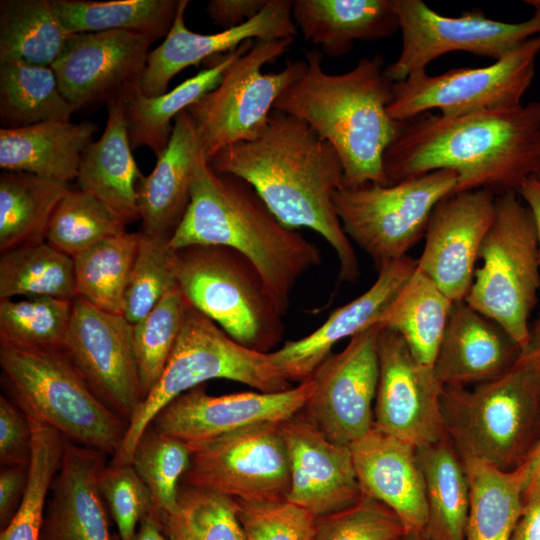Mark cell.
Returning <instances> with one entry per match:
<instances>
[{
	"mask_svg": "<svg viewBox=\"0 0 540 540\" xmlns=\"http://www.w3.org/2000/svg\"><path fill=\"white\" fill-rule=\"evenodd\" d=\"M208 164L248 182L285 226L321 235L338 257L339 280H357L358 258L333 204L344 181L343 165L307 123L273 110L261 137L220 149Z\"/></svg>",
	"mask_w": 540,
	"mask_h": 540,
	"instance_id": "obj_1",
	"label": "cell"
},
{
	"mask_svg": "<svg viewBox=\"0 0 540 540\" xmlns=\"http://www.w3.org/2000/svg\"><path fill=\"white\" fill-rule=\"evenodd\" d=\"M540 164V100L445 116L422 114L384 154L390 184L437 170L457 175L456 193L517 191Z\"/></svg>",
	"mask_w": 540,
	"mask_h": 540,
	"instance_id": "obj_2",
	"label": "cell"
},
{
	"mask_svg": "<svg viewBox=\"0 0 540 540\" xmlns=\"http://www.w3.org/2000/svg\"><path fill=\"white\" fill-rule=\"evenodd\" d=\"M305 60V72L281 93L274 110L304 121L333 146L343 165L344 185H391L384 154L404 122L387 111L393 82L385 74L383 57H363L342 74L323 70L318 49L308 51Z\"/></svg>",
	"mask_w": 540,
	"mask_h": 540,
	"instance_id": "obj_3",
	"label": "cell"
},
{
	"mask_svg": "<svg viewBox=\"0 0 540 540\" xmlns=\"http://www.w3.org/2000/svg\"><path fill=\"white\" fill-rule=\"evenodd\" d=\"M168 243L175 250L214 245L239 252L257 269L283 315L298 280L322 263L320 249L282 224L248 182L214 171L206 159Z\"/></svg>",
	"mask_w": 540,
	"mask_h": 540,
	"instance_id": "obj_4",
	"label": "cell"
},
{
	"mask_svg": "<svg viewBox=\"0 0 540 540\" xmlns=\"http://www.w3.org/2000/svg\"><path fill=\"white\" fill-rule=\"evenodd\" d=\"M211 379L232 380L259 392L292 387L271 353L238 343L189 304L167 364L130 420L122 445L110 463L129 464L136 444L154 417L176 397Z\"/></svg>",
	"mask_w": 540,
	"mask_h": 540,
	"instance_id": "obj_5",
	"label": "cell"
},
{
	"mask_svg": "<svg viewBox=\"0 0 540 540\" xmlns=\"http://www.w3.org/2000/svg\"><path fill=\"white\" fill-rule=\"evenodd\" d=\"M0 365L14 402L66 439L114 455L128 422L90 389L62 349L0 344Z\"/></svg>",
	"mask_w": 540,
	"mask_h": 540,
	"instance_id": "obj_6",
	"label": "cell"
},
{
	"mask_svg": "<svg viewBox=\"0 0 540 540\" xmlns=\"http://www.w3.org/2000/svg\"><path fill=\"white\" fill-rule=\"evenodd\" d=\"M465 297L472 308L498 323L521 351L538 301L540 254L532 214L517 191L496 195L492 223L481 244Z\"/></svg>",
	"mask_w": 540,
	"mask_h": 540,
	"instance_id": "obj_7",
	"label": "cell"
},
{
	"mask_svg": "<svg viewBox=\"0 0 540 540\" xmlns=\"http://www.w3.org/2000/svg\"><path fill=\"white\" fill-rule=\"evenodd\" d=\"M178 287L188 303L238 343L262 352L279 342L283 314L251 262L214 245L177 250Z\"/></svg>",
	"mask_w": 540,
	"mask_h": 540,
	"instance_id": "obj_8",
	"label": "cell"
},
{
	"mask_svg": "<svg viewBox=\"0 0 540 540\" xmlns=\"http://www.w3.org/2000/svg\"><path fill=\"white\" fill-rule=\"evenodd\" d=\"M446 433L461 454L499 469H515L527 447L540 408V396L519 362L504 375L467 387H444Z\"/></svg>",
	"mask_w": 540,
	"mask_h": 540,
	"instance_id": "obj_9",
	"label": "cell"
},
{
	"mask_svg": "<svg viewBox=\"0 0 540 540\" xmlns=\"http://www.w3.org/2000/svg\"><path fill=\"white\" fill-rule=\"evenodd\" d=\"M456 189L457 175L437 170L391 185L342 184L333 194V204L349 240L378 271L407 256L425 236L435 206Z\"/></svg>",
	"mask_w": 540,
	"mask_h": 540,
	"instance_id": "obj_10",
	"label": "cell"
},
{
	"mask_svg": "<svg viewBox=\"0 0 540 540\" xmlns=\"http://www.w3.org/2000/svg\"><path fill=\"white\" fill-rule=\"evenodd\" d=\"M294 38L255 40L223 73L219 84L186 111L200 135L207 161L220 149L256 140L265 132L281 93L306 70V60L289 61L275 73L264 65L282 56Z\"/></svg>",
	"mask_w": 540,
	"mask_h": 540,
	"instance_id": "obj_11",
	"label": "cell"
},
{
	"mask_svg": "<svg viewBox=\"0 0 540 540\" xmlns=\"http://www.w3.org/2000/svg\"><path fill=\"white\" fill-rule=\"evenodd\" d=\"M539 54L540 35L487 66L460 67L438 75L416 71L393 83L388 114L405 122L430 110L455 116L518 106L532 83Z\"/></svg>",
	"mask_w": 540,
	"mask_h": 540,
	"instance_id": "obj_12",
	"label": "cell"
},
{
	"mask_svg": "<svg viewBox=\"0 0 540 540\" xmlns=\"http://www.w3.org/2000/svg\"><path fill=\"white\" fill-rule=\"evenodd\" d=\"M183 485L244 502L286 501L290 466L280 423H259L189 443Z\"/></svg>",
	"mask_w": 540,
	"mask_h": 540,
	"instance_id": "obj_13",
	"label": "cell"
},
{
	"mask_svg": "<svg viewBox=\"0 0 540 540\" xmlns=\"http://www.w3.org/2000/svg\"><path fill=\"white\" fill-rule=\"evenodd\" d=\"M399 19L402 47L398 58L386 66L395 83L426 70L436 58L451 52H468L495 61L527 40L540 35V8L522 22L491 19L480 9L458 17L444 16L421 0H391Z\"/></svg>",
	"mask_w": 540,
	"mask_h": 540,
	"instance_id": "obj_14",
	"label": "cell"
},
{
	"mask_svg": "<svg viewBox=\"0 0 540 540\" xmlns=\"http://www.w3.org/2000/svg\"><path fill=\"white\" fill-rule=\"evenodd\" d=\"M62 350L93 393L129 424L142 402L133 325L77 295Z\"/></svg>",
	"mask_w": 540,
	"mask_h": 540,
	"instance_id": "obj_15",
	"label": "cell"
},
{
	"mask_svg": "<svg viewBox=\"0 0 540 540\" xmlns=\"http://www.w3.org/2000/svg\"><path fill=\"white\" fill-rule=\"evenodd\" d=\"M377 346L379 377L373 427L416 447L444 438V386L433 366L419 362L393 330L381 327Z\"/></svg>",
	"mask_w": 540,
	"mask_h": 540,
	"instance_id": "obj_16",
	"label": "cell"
},
{
	"mask_svg": "<svg viewBox=\"0 0 540 540\" xmlns=\"http://www.w3.org/2000/svg\"><path fill=\"white\" fill-rule=\"evenodd\" d=\"M152 43L122 30L69 35L51 65L61 94L75 110L127 102L140 91Z\"/></svg>",
	"mask_w": 540,
	"mask_h": 540,
	"instance_id": "obj_17",
	"label": "cell"
},
{
	"mask_svg": "<svg viewBox=\"0 0 540 540\" xmlns=\"http://www.w3.org/2000/svg\"><path fill=\"white\" fill-rule=\"evenodd\" d=\"M380 328L376 325L352 337L311 377L315 388L301 413L334 443L349 446L373 427Z\"/></svg>",
	"mask_w": 540,
	"mask_h": 540,
	"instance_id": "obj_18",
	"label": "cell"
},
{
	"mask_svg": "<svg viewBox=\"0 0 540 540\" xmlns=\"http://www.w3.org/2000/svg\"><path fill=\"white\" fill-rule=\"evenodd\" d=\"M315 388L313 379L280 392L209 395L204 384L181 394L152 420L160 433L187 444L259 423H281L304 408Z\"/></svg>",
	"mask_w": 540,
	"mask_h": 540,
	"instance_id": "obj_19",
	"label": "cell"
},
{
	"mask_svg": "<svg viewBox=\"0 0 540 540\" xmlns=\"http://www.w3.org/2000/svg\"><path fill=\"white\" fill-rule=\"evenodd\" d=\"M495 199L486 189L453 193L431 213L417 269L453 302L464 300L470 289Z\"/></svg>",
	"mask_w": 540,
	"mask_h": 540,
	"instance_id": "obj_20",
	"label": "cell"
},
{
	"mask_svg": "<svg viewBox=\"0 0 540 540\" xmlns=\"http://www.w3.org/2000/svg\"><path fill=\"white\" fill-rule=\"evenodd\" d=\"M280 428L290 466L287 502L317 518L362 497L349 446L328 439L301 412L281 422Z\"/></svg>",
	"mask_w": 540,
	"mask_h": 540,
	"instance_id": "obj_21",
	"label": "cell"
},
{
	"mask_svg": "<svg viewBox=\"0 0 540 540\" xmlns=\"http://www.w3.org/2000/svg\"><path fill=\"white\" fill-rule=\"evenodd\" d=\"M188 0H180L172 27L164 41L150 51L140 83L147 97L167 92L169 82L182 70L213 56L235 50L247 40L272 41L295 38L291 0H268L262 11L246 23L213 34H200L186 27Z\"/></svg>",
	"mask_w": 540,
	"mask_h": 540,
	"instance_id": "obj_22",
	"label": "cell"
},
{
	"mask_svg": "<svg viewBox=\"0 0 540 540\" xmlns=\"http://www.w3.org/2000/svg\"><path fill=\"white\" fill-rule=\"evenodd\" d=\"M417 268V259L405 256L381 267L375 282L363 294L334 310L316 330L298 340L287 341L270 352L273 362L288 381L311 379L333 346L345 338L379 325L402 287Z\"/></svg>",
	"mask_w": 540,
	"mask_h": 540,
	"instance_id": "obj_23",
	"label": "cell"
},
{
	"mask_svg": "<svg viewBox=\"0 0 540 540\" xmlns=\"http://www.w3.org/2000/svg\"><path fill=\"white\" fill-rule=\"evenodd\" d=\"M349 447L362 493L390 508L406 534H422L428 507L416 446L372 427Z\"/></svg>",
	"mask_w": 540,
	"mask_h": 540,
	"instance_id": "obj_24",
	"label": "cell"
},
{
	"mask_svg": "<svg viewBox=\"0 0 540 540\" xmlns=\"http://www.w3.org/2000/svg\"><path fill=\"white\" fill-rule=\"evenodd\" d=\"M520 354L498 323L461 300L453 302L433 369L444 387L475 386L507 373Z\"/></svg>",
	"mask_w": 540,
	"mask_h": 540,
	"instance_id": "obj_25",
	"label": "cell"
},
{
	"mask_svg": "<svg viewBox=\"0 0 540 540\" xmlns=\"http://www.w3.org/2000/svg\"><path fill=\"white\" fill-rule=\"evenodd\" d=\"M106 456L65 438L41 540H112L100 490Z\"/></svg>",
	"mask_w": 540,
	"mask_h": 540,
	"instance_id": "obj_26",
	"label": "cell"
},
{
	"mask_svg": "<svg viewBox=\"0 0 540 540\" xmlns=\"http://www.w3.org/2000/svg\"><path fill=\"white\" fill-rule=\"evenodd\" d=\"M205 159L198 130L184 110L175 117L169 143L154 169L137 183L142 233L171 238L185 216L197 169Z\"/></svg>",
	"mask_w": 540,
	"mask_h": 540,
	"instance_id": "obj_27",
	"label": "cell"
},
{
	"mask_svg": "<svg viewBox=\"0 0 540 540\" xmlns=\"http://www.w3.org/2000/svg\"><path fill=\"white\" fill-rule=\"evenodd\" d=\"M125 103L107 105L103 133L84 151L76 180L127 225L140 219L137 183L143 174L132 155Z\"/></svg>",
	"mask_w": 540,
	"mask_h": 540,
	"instance_id": "obj_28",
	"label": "cell"
},
{
	"mask_svg": "<svg viewBox=\"0 0 540 540\" xmlns=\"http://www.w3.org/2000/svg\"><path fill=\"white\" fill-rule=\"evenodd\" d=\"M91 121H45L0 129V167L68 183L77 178L82 155L93 142Z\"/></svg>",
	"mask_w": 540,
	"mask_h": 540,
	"instance_id": "obj_29",
	"label": "cell"
},
{
	"mask_svg": "<svg viewBox=\"0 0 540 540\" xmlns=\"http://www.w3.org/2000/svg\"><path fill=\"white\" fill-rule=\"evenodd\" d=\"M292 18L323 55L347 54L356 40H378L400 30L391 0H294Z\"/></svg>",
	"mask_w": 540,
	"mask_h": 540,
	"instance_id": "obj_30",
	"label": "cell"
},
{
	"mask_svg": "<svg viewBox=\"0 0 540 540\" xmlns=\"http://www.w3.org/2000/svg\"><path fill=\"white\" fill-rule=\"evenodd\" d=\"M255 40L235 50L207 59L208 66L170 92L147 97L137 92L125 103V116L132 148L148 147L158 158L166 149L173 129L172 120L199 101L221 81L225 70L248 52Z\"/></svg>",
	"mask_w": 540,
	"mask_h": 540,
	"instance_id": "obj_31",
	"label": "cell"
},
{
	"mask_svg": "<svg viewBox=\"0 0 540 540\" xmlns=\"http://www.w3.org/2000/svg\"><path fill=\"white\" fill-rule=\"evenodd\" d=\"M416 451L428 507V522L422 535L429 540H465L470 488L459 451L448 435L416 447Z\"/></svg>",
	"mask_w": 540,
	"mask_h": 540,
	"instance_id": "obj_32",
	"label": "cell"
},
{
	"mask_svg": "<svg viewBox=\"0 0 540 540\" xmlns=\"http://www.w3.org/2000/svg\"><path fill=\"white\" fill-rule=\"evenodd\" d=\"M460 456L470 488L465 540H511L523 507L521 468L502 470L476 457Z\"/></svg>",
	"mask_w": 540,
	"mask_h": 540,
	"instance_id": "obj_33",
	"label": "cell"
},
{
	"mask_svg": "<svg viewBox=\"0 0 540 540\" xmlns=\"http://www.w3.org/2000/svg\"><path fill=\"white\" fill-rule=\"evenodd\" d=\"M68 183L23 171L0 176V251L46 240L49 223Z\"/></svg>",
	"mask_w": 540,
	"mask_h": 540,
	"instance_id": "obj_34",
	"label": "cell"
},
{
	"mask_svg": "<svg viewBox=\"0 0 540 540\" xmlns=\"http://www.w3.org/2000/svg\"><path fill=\"white\" fill-rule=\"evenodd\" d=\"M68 35L122 30L153 42L172 27L180 0H49Z\"/></svg>",
	"mask_w": 540,
	"mask_h": 540,
	"instance_id": "obj_35",
	"label": "cell"
},
{
	"mask_svg": "<svg viewBox=\"0 0 540 540\" xmlns=\"http://www.w3.org/2000/svg\"><path fill=\"white\" fill-rule=\"evenodd\" d=\"M452 305L453 301L416 268L379 326L398 333L419 362L433 366Z\"/></svg>",
	"mask_w": 540,
	"mask_h": 540,
	"instance_id": "obj_36",
	"label": "cell"
},
{
	"mask_svg": "<svg viewBox=\"0 0 540 540\" xmlns=\"http://www.w3.org/2000/svg\"><path fill=\"white\" fill-rule=\"evenodd\" d=\"M75 111L61 94L51 67L21 61L0 63V119L3 128L67 121Z\"/></svg>",
	"mask_w": 540,
	"mask_h": 540,
	"instance_id": "obj_37",
	"label": "cell"
},
{
	"mask_svg": "<svg viewBox=\"0 0 540 540\" xmlns=\"http://www.w3.org/2000/svg\"><path fill=\"white\" fill-rule=\"evenodd\" d=\"M68 36L49 0L0 1V63L51 67Z\"/></svg>",
	"mask_w": 540,
	"mask_h": 540,
	"instance_id": "obj_38",
	"label": "cell"
},
{
	"mask_svg": "<svg viewBox=\"0 0 540 540\" xmlns=\"http://www.w3.org/2000/svg\"><path fill=\"white\" fill-rule=\"evenodd\" d=\"M15 296H77L74 259L48 241L22 245L0 257V300Z\"/></svg>",
	"mask_w": 540,
	"mask_h": 540,
	"instance_id": "obj_39",
	"label": "cell"
},
{
	"mask_svg": "<svg viewBox=\"0 0 540 540\" xmlns=\"http://www.w3.org/2000/svg\"><path fill=\"white\" fill-rule=\"evenodd\" d=\"M139 242L140 232L125 231L75 256L77 295L104 311L122 315Z\"/></svg>",
	"mask_w": 540,
	"mask_h": 540,
	"instance_id": "obj_40",
	"label": "cell"
},
{
	"mask_svg": "<svg viewBox=\"0 0 540 540\" xmlns=\"http://www.w3.org/2000/svg\"><path fill=\"white\" fill-rule=\"evenodd\" d=\"M26 416L32 436L28 481L19 507L0 540H41L46 497L62 462L65 437L34 416Z\"/></svg>",
	"mask_w": 540,
	"mask_h": 540,
	"instance_id": "obj_41",
	"label": "cell"
},
{
	"mask_svg": "<svg viewBox=\"0 0 540 540\" xmlns=\"http://www.w3.org/2000/svg\"><path fill=\"white\" fill-rule=\"evenodd\" d=\"M73 300L35 296L0 300V344L27 350L62 349Z\"/></svg>",
	"mask_w": 540,
	"mask_h": 540,
	"instance_id": "obj_42",
	"label": "cell"
},
{
	"mask_svg": "<svg viewBox=\"0 0 540 540\" xmlns=\"http://www.w3.org/2000/svg\"><path fill=\"white\" fill-rule=\"evenodd\" d=\"M170 540H246L236 501L184 485L175 510L159 518Z\"/></svg>",
	"mask_w": 540,
	"mask_h": 540,
	"instance_id": "obj_43",
	"label": "cell"
},
{
	"mask_svg": "<svg viewBox=\"0 0 540 540\" xmlns=\"http://www.w3.org/2000/svg\"><path fill=\"white\" fill-rule=\"evenodd\" d=\"M104 203L81 189L65 193L48 226L46 241L74 258L94 244L126 231Z\"/></svg>",
	"mask_w": 540,
	"mask_h": 540,
	"instance_id": "obj_44",
	"label": "cell"
},
{
	"mask_svg": "<svg viewBox=\"0 0 540 540\" xmlns=\"http://www.w3.org/2000/svg\"><path fill=\"white\" fill-rule=\"evenodd\" d=\"M190 458L187 443L160 433L151 424L136 444L130 463L147 486L159 518L175 510L179 482L189 468Z\"/></svg>",
	"mask_w": 540,
	"mask_h": 540,
	"instance_id": "obj_45",
	"label": "cell"
},
{
	"mask_svg": "<svg viewBox=\"0 0 540 540\" xmlns=\"http://www.w3.org/2000/svg\"><path fill=\"white\" fill-rule=\"evenodd\" d=\"M188 306V301L177 287L133 325V345L142 401L156 385L167 364Z\"/></svg>",
	"mask_w": 540,
	"mask_h": 540,
	"instance_id": "obj_46",
	"label": "cell"
},
{
	"mask_svg": "<svg viewBox=\"0 0 540 540\" xmlns=\"http://www.w3.org/2000/svg\"><path fill=\"white\" fill-rule=\"evenodd\" d=\"M169 239L140 231L137 255L126 287L122 315L135 325L171 290L178 287L177 250Z\"/></svg>",
	"mask_w": 540,
	"mask_h": 540,
	"instance_id": "obj_47",
	"label": "cell"
},
{
	"mask_svg": "<svg viewBox=\"0 0 540 540\" xmlns=\"http://www.w3.org/2000/svg\"><path fill=\"white\" fill-rule=\"evenodd\" d=\"M405 534L390 508L364 494L351 506L315 519L314 540H400Z\"/></svg>",
	"mask_w": 540,
	"mask_h": 540,
	"instance_id": "obj_48",
	"label": "cell"
},
{
	"mask_svg": "<svg viewBox=\"0 0 540 540\" xmlns=\"http://www.w3.org/2000/svg\"><path fill=\"white\" fill-rule=\"evenodd\" d=\"M235 501L246 540H314L316 517L294 504Z\"/></svg>",
	"mask_w": 540,
	"mask_h": 540,
	"instance_id": "obj_49",
	"label": "cell"
},
{
	"mask_svg": "<svg viewBox=\"0 0 540 540\" xmlns=\"http://www.w3.org/2000/svg\"><path fill=\"white\" fill-rule=\"evenodd\" d=\"M100 490L116 522L120 540H133L136 525L154 511L152 496L131 463L107 464Z\"/></svg>",
	"mask_w": 540,
	"mask_h": 540,
	"instance_id": "obj_50",
	"label": "cell"
},
{
	"mask_svg": "<svg viewBox=\"0 0 540 540\" xmlns=\"http://www.w3.org/2000/svg\"><path fill=\"white\" fill-rule=\"evenodd\" d=\"M31 427L26 414L7 397L0 396V463L2 467L29 465Z\"/></svg>",
	"mask_w": 540,
	"mask_h": 540,
	"instance_id": "obj_51",
	"label": "cell"
},
{
	"mask_svg": "<svg viewBox=\"0 0 540 540\" xmlns=\"http://www.w3.org/2000/svg\"><path fill=\"white\" fill-rule=\"evenodd\" d=\"M268 0H211L206 7L211 20L222 30L240 26L257 16Z\"/></svg>",
	"mask_w": 540,
	"mask_h": 540,
	"instance_id": "obj_52",
	"label": "cell"
},
{
	"mask_svg": "<svg viewBox=\"0 0 540 540\" xmlns=\"http://www.w3.org/2000/svg\"><path fill=\"white\" fill-rule=\"evenodd\" d=\"M28 466L2 467L0 472V518L10 522L19 507L28 481Z\"/></svg>",
	"mask_w": 540,
	"mask_h": 540,
	"instance_id": "obj_53",
	"label": "cell"
},
{
	"mask_svg": "<svg viewBox=\"0 0 540 540\" xmlns=\"http://www.w3.org/2000/svg\"><path fill=\"white\" fill-rule=\"evenodd\" d=\"M511 540H540V490L523 500Z\"/></svg>",
	"mask_w": 540,
	"mask_h": 540,
	"instance_id": "obj_54",
	"label": "cell"
},
{
	"mask_svg": "<svg viewBox=\"0 0 540 540\" xmlns=\"http://www.w3.org/2000/svg\"><path fill=\"white\" fill-rule=\"evenodd\" d=\"M518 360L526 369L540 396V311L534 325L530 328L528 343L521 351Z\"/></svg>",
	"mask_w": 540,
	"mask_h": 540,
	"instance_id": "obj_55",
	"label": "cell"
},
{
	"mask_svg": "<svg viewBox=\"0 0 540 540\" xmlns=\"http://www.w3.org/2000/svg\"><path fill=\"white\" fill-rule=\"evenodd\" d=\"M523 475V500L540 490V439L534 444L524 460L518 465Z\"/></svg>",
	"mask_w": 540,
	"mask_h": 540,
	"instance_id": "obj_56",
	"label": "cell"
},
{
	"mask_svg": "<svg viewBox=\"0 0 540 540\" xmlns=\"http://www.w3.org/2000/svg\"><path fill=\"white\" fill-rule=\"evenodd\" d=\"M517 193L532 214L540 254V181L532 176L528 177L521 183Z\"/></svg>",
	"mask_w": 540,
	"mask_h": 540,
	"instance_id": "obj_57",
	"label": "cell"
},
{
	"mask_svg": "<svg viewBox=\"0 0 540 540\" xmlns=\"http://www.w3.org/2000/svg\"><path fill=\"white\" fill-rule=\"evenodd\" d=\"M161 529L159 517L152 511L140 521V529L133 540H166Z\"/></svg>",
	"mask_w": 540,
	"mask_h": 540,
	"instance_id": "obj_58",
	"label": "cell"
},
{
	"mask_svg": "<svg viewBox=\"0 0 540 540\" xmlns=\"http://www.w3.org/2000/svg\"><path fill=\"white\" fill-rule=\"evenodd\" d=\"M421 535L422 534L408 533V534H405L400 540H423L421 538Z\"/></svg>",
	"mask_w": 540,
	"mask_h": 540,
	"instance_id": "obj_59",
	"label": "cell"
},
{
	"mask_svg": "<svg viewBox=\"0 0 540 540\" xmlns=\"http://www.w3.org/2000/svg\"><path fill=\"white\" fill-rule=\"evenodd\" d=\"M524 2L533 9L540 8V0H525Z\"/></svg>",
	"mask_w": 540,
	"mask_h": 540,
	"instance_id": "obj_60",
	"label": "cell"
},
{
	"mask_svg": "<svg viewBox=\"0 0 540 540\" xmlns=\"http://www.w3.org/2000/svg\"><path fill=\"white\" fill-rule=\"evenodd\" d=\"M532 177H534V178H536L537 180L540 181V164H539L536 172L534 173V175Z\"/></svg>",
	"mask_w": 540,
	"mask_h": 540,
	"instance_id": "obj_61",
	"label": "cell"
},
{
	"mask_svg": "<svg viewBox=\"0 0 540 540\" xmlns=\"http://www.w3.org/2000/svg\"><path fill=\"white\" fill-rule=\"evenodd\" d=\"M117 540H120V539H117Z\"/></svg>",
	"mask_w": 540,
	"mask_h": 540,
	"instance_id": "obj_62",
	"label": "cell"
}]
</instances>
